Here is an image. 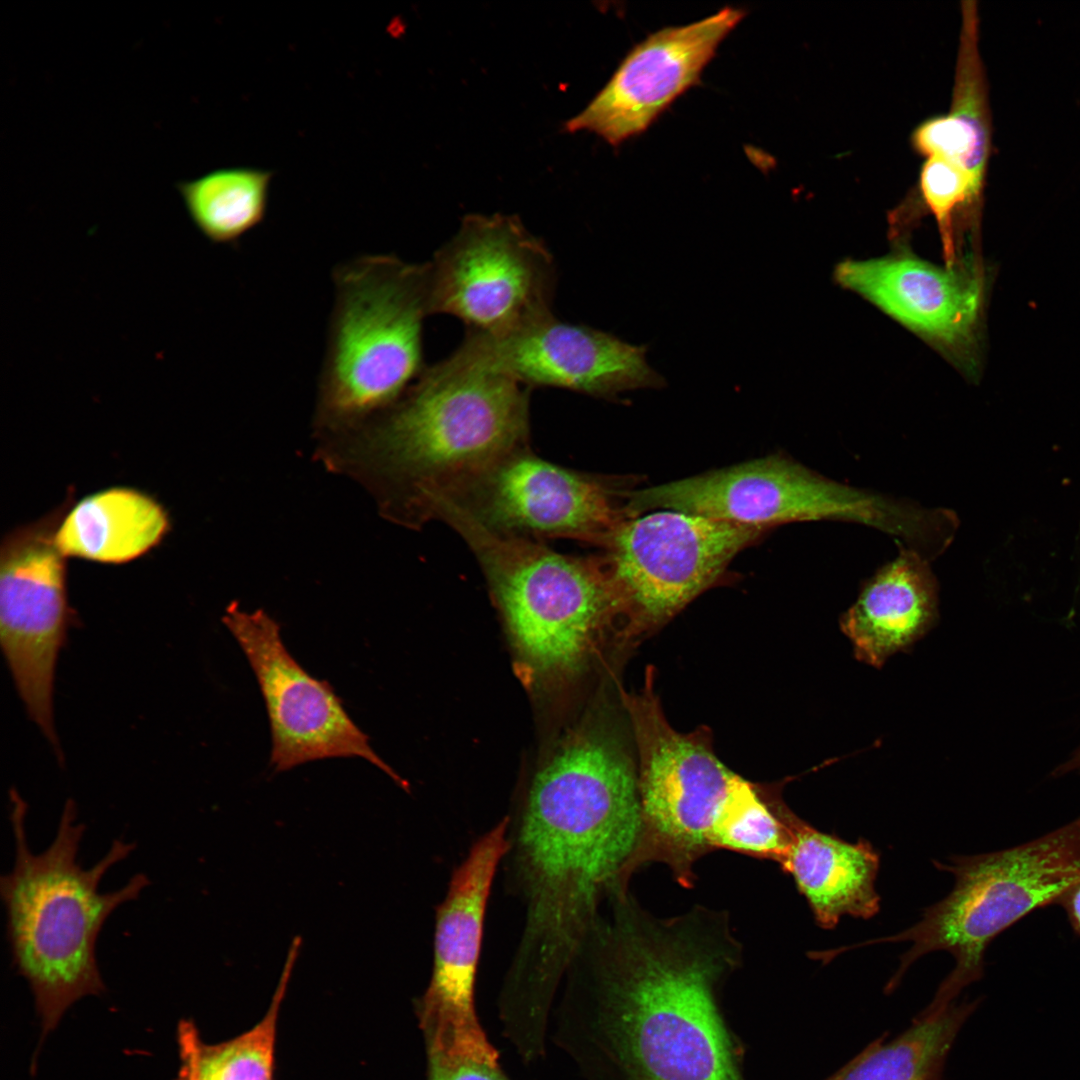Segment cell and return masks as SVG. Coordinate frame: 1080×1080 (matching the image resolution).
<instances>
[{"mask_svg": "<svg viewBox=\"0 0 1080 1080\" xmlns=\"http://www.w3.org/2000/svg\"><path fill=\"white\" fill-rule=\"evenodd\" d=\"M426 1080H512L499 1060L427 1055Z\"/></svg>", "mask_w": 1080, "mask_h": 1080, "instance_id": "cell-28", "label": "cell"}, {"mask_svg": "<svg viewBox=\"0 0 1080 1080\" xmlns=\"http://www.w3.org/2000/svg\"><path fill=\"white\" fill-rule=\"evenodd\" d=\"M979 1000L914 1018L896 1038L877 1039L826 1080H942L948 1055Z\"/></svg>", "mask_w": 1080, "mask_h": 1080, "instance_id": "cell-22", "label": "cell"}, {"mask_svg": "<svg viewBox=\"0 0 1080 1080\" xmlns=\"http://www.w3.org/2000/svg\"><path fill=\"white\" fill-rule=\"evenodd\" d=\"M428 264L430 313L468 331L505 333L552 314L553 256L516 216H465Z\"/></svg>", "mask_w": 1080, "mask_h": 1080, "instance_id": "cell-10", "label": "cell"}, {"mask_svg": "<svg viewBox=\"0 0 1080 1080\" xmlns=\"http://www.w3.org/2000/svg\"><path fill=\"white\" fill-rule=\"evenodd\" d=\"M181 1057H182V1061H183V1063H182L183 1064L182 1065V1071H181V1080H195L194 1071H193V1068H192V1065H191L190 1061L188 1060V1058H186L183 1055H181Z\"/></svg>", "mask_w": 1080, "mask_h": 1080, "instance_id": "cell-30", "label": "cell"}, {"mask_svg": "<svg viewBox=\"0 0 1080 1080\" xmlns=\"http://www.w3.org/2000/svg\"><path fill=\"white\" fill-rule=\"evenodd\" d=\"M765 530L674 510L623 520L604 545L603 561L624 633L639 636L670 620Z\"/></svg>", "mask_w": 1080, "mask_h": 1080, "instance_id": "cell-9", "label": "cell"}, {"mask_svg": "<svg viewBox=\"0 0 1080 1080\" xmlns=\"http://www.w3.org/2000/svg\"><path fill=\"white\" fill-rule=\"evenodd\" d=\"M779 810L790 833L780 865L793 877L816 923L832 929L845 915L863 919L876 915L880 857L873 846L863 839L850 843L819 831L782 803Z\"/></svg>", "mask_w": 1080, "mask_h": 1080, "instance_id": "cell-19", "label": "cell"}, {"mask_svg": "<svg viewBox=\"0 0 1080 1080\" xmlns=\"http://www.w3.org/2000/svg\"><path fill=\"white\" fill-rule=\"evenodd\" d=\"M647 346L553 313L500 334L466 330L453 352L477 367L504 374L525 387L550 386L615 399L639 388H660L665 379L646 359Z\"/></svg>", "mask_w": 1080, "mask_h": 1080, "instance_id": "cell-16", "label": "cell"}, {"mask_svg": "<svg viewBox=\"0 0 1080 1080\" xmlns=\"http://www.w3.org/2000/svg\"><path fill=\"white\" fill-rule=\"evenodd\" d=\"M11 802L14 863L0 877V896L12 960L31 987L45 1035L74 1002L104 990L96 956L99 933L150 880L137 873L122 887L100 892L102 878L129 857L135 844L115 839L103 857L84 868L78 852L85 825L77 822L76 805L68 800L54 839L35 853L27 840L26 803L16 791Z\"/></svg>", "mask_w": 1080, "mask_h": 1080, "instance_id": "cell-4", "label": "cell"}, {"mask_svg": "<svg viewBox=\"0 0 1080 1080\" xmlns=\"http://www.w3.org/2000/svg\"><path fill=\"white\" fill-rule=\"evenodd\" d=\"M563 980L552 1040L585 1080H745L717 987L730 959L623 911L595 924Z\"/></svg>", "mask_w": 1080, "mask_h": 1080, "instance_id": "cell-2", "label": "cell"}, {"mask_svg": "<svg viewBox=\"0 0 1080 1080\" xmlns=\"http://www.w3.org/2000/svg\"><path fill=\"white\" fill-rule=\"evenodd\" d=\"M434 519L466 541L488 580L522 664L550 680L575 674L596 638L620 616L603 559L577 558L531 539L495 533L445 499Z\"/></svg>", "mask_w": 1080, "mask_h": 1080, "instance_id": "cell-7", "label": "cell"}, {"mask_svg": "<svg viewBox=\"0 0 1080 1080\" xmlns=\"http://www.w3.org/2000/svg\"><path fill=\"white\" fill-rule=\"evenodd\" d=\"M223 622L257 678L270 723L276 772L332 757H360L407 784L382 760L326 680L311 676L285 647L279 624L264 610L231 603Z\"/></svg>", "mask_w": 1080, "mask_h": 1080, "instance_id": "cell-13", "label": "cell"}, {"mask_svg": "<svg viewBox=\"0 0 1080 1080\" xmlns=\"http://www.w3.org/2000/svg\"><path fill=\"white\" fill-rule=\"evenodd\" d=\"M935 866L955 878L951 892L929 906L922 918L898 934L856 944L909 941L900 966L885 991H893L906 970L934 951L949 952L955 967L920 1014L930 1015L955 1002L960 992L984 974L988 945L1032 911L1058 904L1080 882V816L1021 845L971 856H956Z\"/></svg>", "mask_w": 1080, "mask_h": 1080, "instance_id": "cell-6", "label": "cell"}, {"mask_svg": "<svg viewBox=\"0 0 1080 1080\" xmlns=\"http://www.w3.org/2000/svg\"><path fill=\"white\" fill-rule=\"evenodd\" d=\"M507 822L503 818L472 844L437 907L432 973L416 1001L426 1055L499 1060L476 1013L475 984L486 908L507 852Z\"/></svg>", "mask_w": 1080, "mask_h": 1080, "instance_id": "cell-11", "label": "cell"}, {"mask_svg": "<svg viewBox=\"0 0 1080 1080\" xmlns=\"http://www.w3.org/2000/svg\"><path fill=\"white\" fill-rule=\"evenodd\" d=\"M314 427L353 428L395 403L426 368L429 264L366 255L338 265Z\"/></svg>", "mask_w": 1080, "mask_h": 1080, "instance_id": "cell-5", "label": "cell"}, {"mask_svg": "<svg viewBox=\"0 0 1080 1080\" xmlns=\"http://www.w3.org/2000/svg\"><path fill=\"white\" fill-rule=\"evenodd\" d=\"M65 507L12 530L0 550L2 650L29 716L55 749L54 679L69 618L65 556L56 543Z\"/></svg>", "mask_w": 1080, "mask_h": 1080, "instance_id": "cell-12", "label": "cell"}, {"mask_svg": "<svg viewBox=\"0 0 1080 1080\" xmlns=\"http://www.w3.org/2000/svg\"><path fill=\"white\" fill-rule=\"evenodd\" d=\"M507 882L524 924L500 991L530 1014L551 1010L560 984L643 833L638 779L608 736H569L507 816Z\"/></svg>", "mask_w": 1080, "mask_h": 1080, "instance_id": "cell-1", "label": "cell"}, {"mask_svg": "<svg viewBox=\"0 0 1080 1080\" xmlns=\"http://www.w3.org/2000/svg\"><path fill=\"white\" fill-rule=\"evenodd\" d=\"M951 108L948 116L965 148L970 173L983 182L991 150V117L979 52L976 2L963 1Z\"/></svg>", "mask_w": 1080, "mask_h": 1080, "instance_id": "cell-25", "label": "cell"}, {"mask_svg": "<svg viewBox=\"0 0 1080 1080\" xmlns=\"http://www.w3.org/2000/svg\"><path fill=\"white\" fill-rule=\"evenodd\" d=\"M271 178L268 170L228 167L182 181L177 189L198 231L212 243L229 244L263 221Z\"/></svg>", "mask_w": 1080, "mask_h": 1080, "instance_id": "cell-23", "label": "cell"}, {"mask_svg": "<svg viewBox=\"0 0 1080 1080\" xmlns=\"http://www.w3.org/2000/svg\"><path fill=\"white\" fill-rule=\"evenodd\" d=\"M625 508L631 516L664 509L768 529L824 519L861 523L870 499L864 490L774 455L636 491Z\"/></svg>", "mask_w": 1080, "mask_h": 1080, "instance_id": "cell-15", "label": "cell"}, {"mask_svg": "<svg viewBox=\"0 0 1080 1080\" xmlns=\"http://www.w3.org/2000/svg\"><path fill=\"white\" fill-rule=\"evenodd\" d=\"M835 280L921 336L948 347L972 336L980 305L974 277L912 255L845 260Z\"/></svg>", "mask_w": 1080, "mask_h": 1080, "instance_id": "cell-18", "label": "cell"}, {"mask_svg": "<svg viewBox=\"0 0 1080 1080\" xmlns=\"http://www.w3.org/2000/svg\"><path fill=\"white\" fill-rule=\"evenodd\" d=\"M449 500L487 529L506 536L572 538L605 545L628 516L601 480L523 448L456 486L432 495Z\"/></svg>", "mask_w": 1080, "mask_h": 1080, "instance_id": "cell-14", "label": "cell"}, {"mask_svg": "<svg viewBox=\"0 0 1080 1080\" xmlns=\"http://www.w3.org/2000/svg\"><path fill=\"white\" fill-rule=\"evenodd\" d=\"M921 197L933 214L939 228L947 267H953L955 245L953 217L962 207L979 199L969 176L953 162L939 157L926 158L920 170Z\"/></svg>", "mask_w": 1080, "mask_h": 1080, "instance_id": "cell-27", "label": "cell"}, {"mask_svg": "<svg viewBox=\"0 0 1080 1080\" xmlns=\"http://www.w3.org/2000/svg\"><path fill=\"white\" fill-rule=\"evenodd\" d=\"M168 527L167 513L152 497L116 487L89 495L66 512L56 543L65 557L123 563L158 544Z\"/></svg>", "mask_w": 1080, "mask_h": 1080, "instance_id": "cell-21", "label": "cell"}, {"mask_svg": "<svg viewBox=\"0 0 1080 1080\" xmlns=\"http://www.w3.org/2000/svg\"><path fill=\"white\" fill-rule=\"evenodd\" d=\"M790 833L779 804L769 806L753 786L739 778L714 836V848H726L776 860L786 856Z\"/></svg>", "mask_w": 1080, "mask_h": 1080, "instance_id": "cell-26", "label": "cell"}, {"mask_svg": "<svg viewBox=\"0 0 1080 1080\" xmlns=\"http://www.w3.org/2000/svg\"><path fill=\"white\" fill-rule=\"evenodd\" d=\"M928 562L902 547L863 587L856 602L841 616L840 628L855 657L880 668L904 651L935 623L937 583Z\"/></svg>", "mask_w": 1080, "mask_h": 1080, "instance_id": "cell-20", "label": "cell"}, {"mask_svg": "<svg viewBox=\"0 0 1080 1080\" xmlns=\"http://www.w3.org/2000/svg\"><path fill=\"white\" fill-rule=\"evenodd\" d=\"M528 393L451 354L381 413L320 437L318 454L329 469L363 484L386 518L418 527L430 496L524 447Z\"/></svg>", "mask_w": 1080, "mask_h": 1080, "instance_id": "cell-3", "label": "cell"}, {"mask_svg": "<svg viewBox=\"0 0 1080 1080\" xmlns=\"http://www.w3.org/2000/svg\"><path fill=\"white\" fill-rule=\"evenodd\" d=\"M725 7L699 21L668 26L637 43L588 105L565 124L610 145L643 133L682 94L699 84L718 46L745 17Z\"/></svg>", "mask_w": 1080, "mask_h": 1080, "instance_id": "cell-17", "label": "cell"}, {"mask_svg": "<svg viewBox=\"0 0 1080 1080\" xmlns=\"http://www.w3.org/2000/svg\"><path fill=\"white\" fill-rule=\"evenodd\" d=\"M1068 765L1071 769L1075 770L1080 768V746L1075 750L1073 755L1068 759Z\"/></svg>", "mask_w": 1080, "mask_h": 1080, "instance_id": "cell-31", "label": "cell"}, {"mask_svg": "<svg viewBox=\"0 0 1080 1080\" xmlns=\"http://www.w3.org/2000/svg\"><path fill=\"white\" fill-rule=\"evenodd\" d=\"M301 938L294 937L279 984L265 1016L249 1031L217 1044L201 1043L193 1024L179 1026L181 1054L190 1061L195 1080H272L278 1012L297 959Z\"/></svg>", "mask_w": 1080, "mask_h": 1080, "instance_id": "cell-24", "label": "cell"}, {"mask_svg": "<svg viewBox=\"0 0 1080 1080\" xmlns=\"http://www.w3.org/2000/svg\"><path fill=\"white\" fill-rule=\"evenodd\" d=\"M953 513H954V512H953ZM954 515H955V513H954ZM955 518H956V528H955V531H956V529H957V526H958V519H957L956 515H955ZM954 534H955V532H954ZM953 537H954V536H953ZM952 539H953V538H952ZM951 542H952V541H951ZM950 544H951V543H950ZM923 558H924V557H923ZM925 559H926V558H925ZM927 560H928V561H930V560H932V559H927Z\"/></svg>", "mask_w": 1080, "mask_h": 1080, "instance_id": "cell-32", "label": "cell"}, {"mask_svg": "<svg viewBox=\"0 0 1080 1080\" xmlns=\"http://www.w3.org/2000/svg\"><path fill=\"white\" fill-rule=\"evenodd\" d=\"M1058 904L1065 909L1072 928L1080 936V882L1073 886Z\"/></svg>", "mask_w": 1080, "mask_h": 1080, "instance_id": "cell-29", "label": "cell"}, {"mask_svg": "<svg viewBox=\"0 0 1080 1080\" xmlns=\"http://www.w3.org/2000/svg\"><path fill=\"white\" fill-rule=\"evenodd\" d=\"M622 694L639 756L641 843L687 880L690 864L714 848L715 830L740 776L715 755L705 729L684 734L672 728L654 692L651 668L640 692Z\"/></svg>", "mask_w": 1080, "mask_h": 1080, "instance_id": "cell-8", "label": "cell"}]
</instances>
